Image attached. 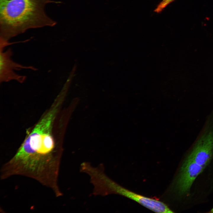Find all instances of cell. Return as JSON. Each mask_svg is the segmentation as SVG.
Returning <instances> with one entry per match:
<instances>
[{
    "instance_id": "obj_1",
    "label": "cell",
    "mask_w": 213,
    "mask_h": 213,
    "mask_svg": "<svg viewBox=\"0 0 213 213\" xmlns=\"http://www.w3.org/2000/svg\"><path fill=\"white\" fill-rule=\"evenodd\" d=\"M51 0H0V40H9L28 29L54 26L56 22L48 16L45 7Z\"/></svg>"
},
{
    "instance_id": "obj_2",
    "label": "cell",
    "mask_w": 213,
    "mask_h": 213,
    "mask_svg": "<svg viewBox=\"0 0 213 213\" xmlns=\"http://www.w3.org/2000/svg\"><path fill=\"white\" fill-rule=\"evenodd\" d=\"M213 154V131L203 134L198 140L180 170L176 187L180 195L189 191L195 179L209 163Z\"/></svg>"
},
{
    "instance_id": "obj_3",
    "label": "cell",
    "mask_w": 213,
    "mask_h": 213,
    "mask_svg": "<svg viewBox=\"0 0 213 213\" xmlns=\"http://www.w3.org/2000/svg\"><path fill=\"white\" fill-rule=\"evenodd\" d=\"M57 105H54L36 125L18 151L26 152L38 148L54 140L52 135V125L57 111Z\"/></svg>"
},
{
    "instance_id": "obj_4",
    "label": "cell",
    "mask_w": 213,
    "mask_h": 213,
    "mask_svg": "<svg viewBox=\"0 0 213 213\" xmlns=\"http://www.w3.org/2000/svg\"><path fill=\"white\" fill-rule=\"evenodd\" d=\"M0 49V82H7L15 80L20 83H23L25 80V76L17 74L14 70H20L22 69H30L34 71L38 69L32 66H24L16 63L11 59L13 52L11 48L5 52Z\"/></svg>"
},
{
    "instance_id": "obj_5",
    "label": "cell",
    "mask_w": 213,
    "mask_h": 213,
    "mask_svg": "<svg viewBox=\"0 0 213 213\" xmlns=\"http://www.w3.org/2000/svg\"><path fill=\"white\" fill-rule=\"evenodd\" d=\"M114 194L122 196L133 200L156 212H174L166 204L163 202L133 192L118 184L117 185L115 189Z\"/></svg>"
},
{
    "instance_id": "obj_6",
    "label": "cell",
    "mask_w": 213,
    "mask_h": 213,
    "mask_svg": "<svg viewBox=\"0 0 213 213\" xmlns=\"http://www.w3.org/2000/svg\"><path fill=\"white\" fill-rule=\"evenodd\" d=\"M161 0V1L157 6L154 10V11L156 13H159L161 12L170 4L175 0Z\"/></svg>"
},
{
    "instance_id": "obj_7",
    "label": "cell",
    "mask_w": 213,
    "mask_h": 213,
    "mask_svg": "<svg viewBox=\"0 0 213 213\" xmlns=\"http://www.w3.org/2000/svg\"><path fill=\"white\" fill-rule=\"evenodd\" d=\"M209 213H213V208L210 211Z\"/></svg>"
}]
</instances>
